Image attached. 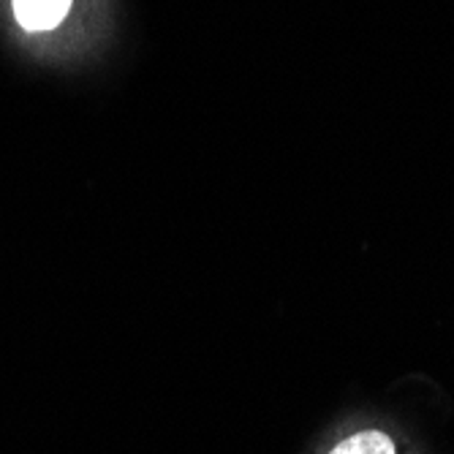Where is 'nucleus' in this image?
<instances>
[{"instance_id": "nucleus-1", "label": "nucleus", "mask_w": 454, "mask_h": 454, "mask_svg": "<svg viewBox=\"0 0 454 454\" xmlns=\"http://www.w3.org/2000/svg\"><path fill=\"white\" fill-rule=\"evenodd\" d=\"M71 0H14L17 20L27 30H50L68 14Z\"/></svg>"}, {"instance_id": "nucleus-2", "label": "nucleus", "mask_w": 454, "mask_h": 454, "mask_svg": "<svg viewBox=\"0 0 454 454\" xmlns=\"http://www.w3.org/2000/svg\"><path fill=\"white\" fill-rule=\"evenodd\" d=\"M329 454H395V443L381 430H362L340 441Z\"/></svg>"}]
</instances>
